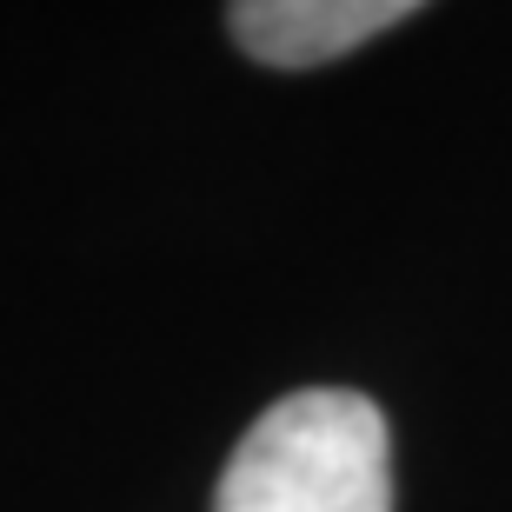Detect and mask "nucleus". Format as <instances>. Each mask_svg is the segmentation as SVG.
I'll return each instance as SVG.
<instances>
[{"label": "nucleus", "instance_id": "nucleus-1", "mask_svg": "<svg viewBox=\"0 0 512 512\" xmlns=\"http://www.w3.org/2000/svg\"><path fill=\"white\" fill-rule=\"evenodd\" d=\"M213 512H393L386 413L353 386L273 399L233 446Z\"/></svg>", "mask_w": 512, "mask_h": 512}, {"label": "nucleus", "instance_id": "nucleus-2", "mask_svg": "<svg viewBox=\"0 0 512 512\" xmlns=\"http://www.w3.org/2000/svg\"><path fill=\"white\" fill-rule=\"evenodd\" d=\"M426 0H233V40L266 67H320L386 34Z\"/></svg>", "mask_w": 512, "mask_h": 512}]
</instances>
